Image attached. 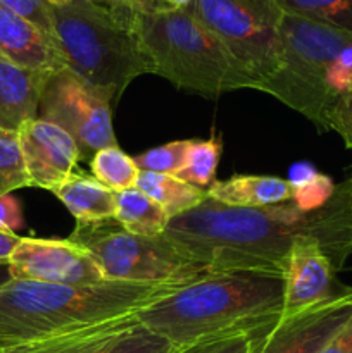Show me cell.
Instances as JSON below:
<instances>
[{
    "mask_svg": "<svg viewBox=\"0 0 352 353\" xmlns=\"http://www.w3.org/2000/svg\"><path fill=\"white\" fill-rule=\"evenodd\" d=\"M282 305V276L209 272L138 310L137 319L183 348L233 334L259 336L278 323Z\"/></svg>",
    "mask_w": 352,
    "mask_h": 353,
    "instance_id": "2",
    "label": "cell"
},
{
    "mask_svg": "<svg viewBox=\"0 0 352 353\" xmlns=\"http://www.w3.org/2000/svg\"><path fill=\"white\" fill-rule=\"evenodd\" d=\"M175 350L176 348L164 336L137 323L100 353H173Z\"/></svg>",
    "mask_w": 352,
    "mask_h": 353,
    "instance_id": "27",
    "label": "cell"
},
{
    "mask_svg": "<svg viewBox=\"0 0 352 353\" xmlns=\"http://www.w3.org/2000/svg\"><path fill=\"white\" fill-rule=\"evenodd\" d=\"M114 219L128 233L147 238L162 236L169 224L164 210L138 188L116 193V214Z\"/></svg>",
    "mask_w": 352,
    "mask_h": 353,
    "instance_id": "20",
    "label": "cell"
},
{
    "mask_svg": "<svg viewBox=\"0 0 352 353\" xmlns=\"http://www.w3.org/2000/svg\"><path fill=\"white\" fill-rule=\"evenodd\" d=\"M86 2L107 10V12H110L113 16H116L117 19L124 21V23H137L138 9L135 7V3L131 2V0H86Z\"/></svg>",
    "mask_w": 352,
    "mask_h": 353,
    "instance_id": "32",
    "label": "cell"
},
{
    "mask_svg": "<svg viewBox=\"0 0 352 353\" xmlns=\"http://www.w3.org/2000/svg\"><path fill=\"white\" fill-rule=\"evenodd\" d=\"M192 141L193 140L169 141V143L150 148V150L144 152V154L137 155L133 159L140 171L176 176L185 165Z\"/></svg>",
    "mask_w": 352,
    "mask_h": 353,
    "instance_id": "26",
    "label": "cell"
},
{
    "mask_svg": "<svg viewBox=\"0 0 352 353\" xmlns=\"http://www.w3.org/2000/svg\"><path fill=\"white\" fill-rule=\"evenodd\" d=\"M320 353H352V316Z\"/></svg>",
    "mask_w": 352,
    "mask_h": 353,
    "instance_id": "33",
    "label": "cell"
},
{
    "mask_svg": "<svg viewBox=\"0 0 352 353\" xmlns=\"http://www.w3.org/2000/svg\"><path fill=\"white\" fill-rule=\"evenodd\" d=\"M52 193L72 214L76 224L102 223L114 219L116 214V193L81 171L75 172Z\"/></svg>",
    "mask_w": 352,
    "mask_h": 353,
    "instance_id": "18",
    "label": "cell"
},
{
    "mask_svg": "<svg viewBox=\"0 0 352 353\" xmlns=\"http://www.w3.org/2000/svg\"><path fill=\"white\" fill-rule=\"evenodd\" d=\"M12 279L83 286L106 281L93 259L71 240L21 238L9 261Z\"/></svg>",
    "mask_w": 352,
    "mask_h": 353,
    "instance_id": "10",
    "label": "cell"
},
{
    "mask_svg": "<svg viewBox=\"0 0 352 353\" xmlns=\"http://www.w3.org/2000/svg\"><path fill=\"white\" fill-rule=\"evenodd\" d=\"M214 202L244 209H262L292 202L293 186L290 179L268 174H235L223 181H214L207 188Z\"/></svg>",
    "mask_w": 352,
    "mask_h": 353,
    "instance_id": "17",
    "label": "cell"
},
{
    "mask_svg": "<svg viewBox=\"0 0 352 353\" xmlns=\"http://www.w3.org/2000/svg\"><path fill=\"white\" fill-rule=\"evenodd\" d=\"M88 164L93 178L100 185L109 188L110 192L119 193L137 186L140 169H138L135 159L121 150L117 145L116 147L100 148L90 159Z\"/></svg>",
    "mask_w": 352,
    "mask_h": 353,
    "instance_id": "21",
    "label": "cell"
},
{
    "mask_svg": "<svg viewBox=\"0 0 352 353\" xmlns=\"http://www.w3.org/2000/svg\"><path fill=\"white\" fill-rule=\"evenodd\" d=\"M0 59L19 68L55 72L66 68L54 37L0 6Z\"/></svg>",
    "mask_w": 352,
    "mask_h": 353,
    "instance_id": "14",
    "label": "cell"
},
{
    "mask_svg": "<svg viewBox=\"0 0 352 353\" xmlns=\"http://www.w3.org/2000/svg\"><path fill=\"white\" fill-rule=\"evenodd\" d=\"M31 186L16 131L0 130V196Z\"/></svg>",
    "mask_w": 352,
    "mask_h": 353,
    "instance_id": "25",
    "label": "cell"
},
{
    "mask_svg": "<svg viewBox=\"0 0 352 353\" xmlns=\"http://www.w3.org/2000/svg\"><path fill=\"white\" fill-rule=\"evenodd\" d=\"M255 338L257 336H252V334L213 338V340H204L188 347L176 348L173 353H248Z\"/></svg>",
    "mask_w": 352,
    "mask_h": 353,
    "instance_id": "29",
    "label": "cell"
},
{
    "mask_svg": "<svg viewBox=\"0 0 352 353\" xmlns=\"http://www.w3.org/2000/svg\"><path fill=\"white\" fill-rule=\"evenodd\" d=\"M21 236L16 233H3L0 231V264H9L14 250L19 245Z\"/></svg>",
    "mask_w": 352,
    "mask_h": 353,
    "instance_id": "34",
    "label": "cell"
},
{
    "mask_svg": "<svg viewBox=\"0 0 352 353\" xmlns=\"http://www.w3.org/2000/svg\"><path fill=\"white\" fill-rule=\"evenodd\" d=\"M176 288L121 281L64 286L10 279L0 286V348L137 314Z\"/></svg>",
    "mask_w": 352,
    "mask_h": 353,
    "instance_id": "3",
    "label": "cell"
},
{
    "mask_svg": "<svg viewBox=\"0 0 352 353\" xmlns=\"http://www.w3.org/2000/svg\"><path fill=\"white\" fill-rule=\"evenodd\" d=\"M328 131H335L352 150V92L345 95L328 116Z\"/></svg>",
    "mask_w": 352,
    "mask_h": 353,
    "instance_id": "30",
    "label": "cell"
},
{
    "mask_svg": "<svg viewBox=\"0 0 352 353\" xmlns=\"http://www.w3.org/2000/svg\"><path fill=\"white\" fill-rule=\"evenodd\" d=\"M221 152H223V141H221V137H216V134L207 140H193L185 165L176 174V178L188 185L207 190L216 181Z\"/></svg>",
    "mask_w": 352,
    "mask_h": 353,
    "instance_id": "22",
    "label": "cell"
},
{
    "mask_svg": "<svg viewBox=\"0 0 352 353\" xmlns=\"http://www.w3.org/2000/svg\"><path fill=\"white\" fill-rule=\"evenodd\" d=\"M47 2H48V3H50V6L57 7V6H64V3L71 2V0H47Z\"/></svg>",
    "mask_w": 352,
    "mask_h": 353,
    "instance_id": "38",
    "label": "cell"
},
{
    "mask_svg": "<svg viewBox=\"0 0 352 353\" xmlns=\"http://www.w3.org/2000/svg\"><path fill=\"white\" fill-rule=\"evenodd\" d=\"M0 6L9 9L16 16L35 24L38 30L54 37V17L52 6L47 0H0Z\"/></svg>",
    "mask_w": 352,
    "mask_h": 353,
    "instance_id": "28",
    "label": "cell"
},
{
    "mask_svg": "<svg viewBox=\"0 0 352 353\" xmlns=\"http://www.w3.org/2000/svg\"><path fill=\"white\" fill-rule=\"evenodd\" d=\"M347 181H349V183H351V190H352V171H351V174H349V176H347Z\"/></svg>",
    "mask_w": 352,
    "mask_h": 353,
    "instance_id": "39",
    "label": "cell"
},
{
    "mask_svg": "<svg viewBox=\"0 0 352 353\" xmlns=\"http://www.w3.org/2000/svg\"><path fill=\"white\" fill-rule=\"evenodd\" d=\"M135 188L150 196L169 219L190 212L207 199V190L188 185L173 174H159V172L140 171Z\"/></svg>",
    "mask_w": 352,
    "mask_h": 353,
    "instance_id": "19",
    "label": "cell"
},
{
    "mask_svg": "<svg viewBox=\"0 0 352 353\" xmlns=\"http://www.w3.org/2000/svg\"><path fill=\"white\" fill-rule=\"evenodd\" d=\"M280 40V65L259 92L328 131L330 112L352 92V33L283 14Z\"/></svg>",
    "mask_w": 352,
    "mask_h": 353,
    "instance_id": "4",
    "label": "cell"
},
{
    "mask_svg": "<svg viewBox=\"0 0 352 353\" xmlns=\"http://www.w3.org/2000/svg\"><path fill=\"white\" fill-rule=\"evenodd\" d=\"M138 10H159L162 9L159 0H131Z\"/></svg>",
    "mask_w": 352,
    "mask_h": 353,
    "instance_id": "36",
    "label": "cell"
},
{
    "mask_svg": "<svg viewBox=\"0 0 352 353\" xmlns=\"http://www.w3.org/2000/svg\"><path fill=\"white\" fill-rule=\"evenodd\" d=\"M12 276H10L9 271V264H0V286L6 285L7 281H10Z\"/></svg>",
    "mask_w": 352,
    "mask_h": 353,
    "instance_id": "37",
    "label": "cell"
},
{
    "mask_svg": "<svg viewBox=\"0 0 352 353\" xmlns=\"http://www.w3.org/2000/svg\"><path fill=\"white\" fill-rule=\"evenodd\" d=\"M314 236L337 272L352 254V190L347 178L321 209L304 212L293 202L262 209L204 203L169 221L164 238L211 272H268L282 276L293 240Z\"/></svg>",
    "mask_w": 352,
    "mask_h": 353,
    "instance_id": "1",
    "label": "cell"
},
{
    "mask_svg": "<svg viewBox=\"0 0 352 353\" xmlns=\"http://www.w3.org/2000/svg\"><path fill=\"white\" fill-rule=\"evenodd\" d=\"M137 323V314H128L16 345L6 348L3 353H100L121 333Z\"/></svg>",
    "mask_w": 352,
    "mask_h": 353,
    "instance_id": "16",
    "label": "cell"
},
{
    "mask_svg": "<svg viewBox=\"0 0 352 353\" xmlns=\"http://www.w3.org/2000/svg\"><path fill=\"white\" fill-rule=\"evenodd\" d=\"M193 0H159L162 9H188Z\"/></svg>",
    "mask_w": 352,
    "mask_h": 353,
    "instance_id": "35",
    "label": "cell"
},
{
    "mask_svg": "<svg viewBox=\"0 0 352 353\" xmlns=\"http://www.w3.org/2000/svg\"><path fill=\"white\" fill-rule=\"evenodd\" d=\"M50 74L0 59V130L17 133L26 121L37 119L41 92Z\"/></svg>",
    "mask_w": 352,
    "mask_h": 353,
    "instance_id": "15",
    "label": "cell"
},
{
    "mask_svg": "<svg viewBox=\"0 0 352 353\" xmlns=\"http://www.w3.org/2000/svg\"><path fill=\"white\" fill-rule=\"evenodd\" d=\"M285 14L317 21L352 33V0H278Z\"/></svg>",
    "mask_w": 352,
    "mask_h": 353,
    "instance_id": "23",
    "label": "cell"
},
{
    "mask_svg": "<svg viewBox=\"0 0 352 353\" xmlns=\"http://www.w3.org/2000/svg\"><path fill=\"white\" fill-rule=\"evenodd\" d=\"M38 119L71 134L85 162H90L100 148L117 145L110 99L68 68L48 76L38 105Z\"/></svg>",
    "mask_w": 352,
    "mask_h": 353,
    "instance_id": "9",
    "label": "cell"
},
{
    "mask_svg": "<svg viewBox=\"0 0 352 353\" xmlns=\"http://www.w3.org/2000/svg\"><path fill=\"white\" fill-rule=\"evenodd\" d=\"M352 316V288L323 303L280 317L259 334L248 353H320Z\"/></svg>",
    "mask_w": 352,
    "mask_h": 353,
    "instance_id": "11",
    "label": "cell"
},
{
    "mask_svg": "<svg viewBox=\"0 0 352 353\" xmlns=\"http://www.w3.org/2000/svg\"><path fill=\"white\" fill-rule=\"evenodd\" d=\"M68 240L93 259L106 281L182 286L211 272L179 254L164 234L147 238L128 233L116 219L76 224Z\"/></svg>",
    "mask_w": 352,
    "mask_h": 353,
    "instance_id": "7",
    "label": "cell"
},
{
    "mask_svg": "<svg viewBox=\"0 0 352 353\" xmlns=\"http://www.w3.org/2000/svg\"><path fill=\"white\" fill-rule=\"evenodd\" d=\"M17 138L31 186L54 192L78 172L79 148L62 128L37 117L17 130Z\"/></svg>",
    "mask_w": 352,
    "mask_h": 353,
    "instance_id": "13",
    "label": "cell"
},
{
    "mask_svg": "<svg viewBox=\"0 0 352 353\" xmlns=\"http://www.w3.org/2000/svg\"><path fill=\"white\" fill-rule=\"evenodd\" d=\"M293 186L292 202L304 212H313L321 209L328 200L333 196L335 185L330 176H324L314 169L300 165L295 171L293 179H290Z\"/></svg>",
    "mask_w": 352,
    "mask_h": 353,
    "instance_id": "24",
    "label": "cell"
},
{
    "mask_svg": "<svg viewBox=\"0 0 352 353\" xmlns=\"http://www.w3.org/2000/svg\"><path fill=\"white\" fill-rule=\"evenodd\" d=\"M52 17L54 38L66 68L106 93L113 103L119 102L135 78L154 74L135 24L124 23L86 0L52 6Z\"/></svg>",
    "mask_w": 352,
    "mask_h": 353,
    "instance_id": "5",
    "label": "cell"
},
{
    "mask_svg": "<svg viewBox=\"0 0 352 353\" xmlns=\"http://www.w3.org/2000/svg\"><path fill=\"white\" fill-rule=\"evenodd\" d=\"M282 316L289 317L340 295L347 286L337 283V269L323 245L309 234L293 240L283 269Z\"/></svg>",
    "mask_w": 352,
    "mask_h": 353,
    "instance_id": "12",
    "label": "cell"
},
{
    "mask_svg": "<svg viewBox=\"0 0 352 353\" xmlns=\"http://www.w3.org/2000/svg\"><path fill=\"white\" fill-rule=\"evenodd\" d=\"M0 353H3V350H2V348H0Z\"/></svg>",
    "mask_w": 352,
    "mask_h": 353,
    "instance_id": "40",
    "label": "cell"
},
{
    "mask_svg": "<svg viewBox=\"0 0 352 353\" xmlns=\"http://www.w3.org/2000/svg\"><path fill=\"white\" fill-rule=\"evenodd\" d=\"M135 30L154 74L175 86L206 97L252 88L226 47L188 9L138 10Z\"/></svg>",
    "mask_w": 352,
    "mask_h": 353,
    "instance_id": "6",
    "label": "cell"
},
{
    "mask_svg": "<svg viewBox=\"0 0 352 353\" xmlns=\"http://www.w3.org/2000/svg\"><path fill=\"white\" fill-rule=\"evenodd\" d=\"M24 224L21 203L12 193L0 196V231L16 233Z\"/></svg>",
    "mask_w": 352,
    "mask_h": 353,
    "instance_id": "31",
    "label": "cell"
},
{
    "mask_svg": "<svg viewBox=\"0 0 352 353\" xmlns=\"http://www.w3.org/2000/svg\"><path fill=\"white\" fill-rule=\"evenodd\" d=\"M188 10L226 47L252 90H261L275 74L285 14L278 0H193Z\"/></svg>",
    "mask_w": 352,
    "mask_h": 353,
    "instance_id": "8",
    "label": "cell"
}]
</instances>
